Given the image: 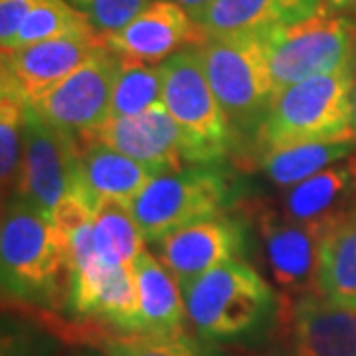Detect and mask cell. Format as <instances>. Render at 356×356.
I'll return each instance as SVG.
<instances>
[{
    "mask_svg": "<svg viewBox=\"0 0 356 356\" xmlns=\"http://www.w3.org/2000/svg\"><path fill=\"white\" fill-rule=\"evenodd\" d=\"M102 38L103 44L119 58L153 64L170 58L186 44H202L208 36L180 4L151 0L123 28L103 34Z\"/></svg>",
    "mask_w": 356,
    "mask_h": 356,
    "instance_id": "7c38bea8",
    "label": "cell"
},
{
    "mask_svg": "<svg viewBox=\"0 0 356 356\" xmlns=\"http://www.w3.org/2000/svg\"><path fill=\"white\" fill-rule=\"evenodd\" d=\"M103 44L102 34H67L2 51V93L26 105L70 76Z\"/></svg>",
    "mask_w": 356,
    "mask_h": 356,
    "instance_id": "30bf717a",
    "label": "cell"
},
{
    "mask_svg": "<svg viewBox=\"0 0 356 356\" xmlns=\"http://www.w3.org/2000/svg\"><path fill=\"white\" fill-rule=\"evenodd\" d=\"M95 214V240L97 250L109 266H133V261L145 252V236L131 206L117 200H99L93 204Z\"/></svg>",
    "mask_w": 356,
    "mask_h": 356,
    "instance_id": "603a6c76",
    "label": "cell"
},
{
    "mask_svg": "<svg viewBox=\"0 0 356 356\" xmlns=\"http://www.w3.org/2000/svg\"><path fill=\"white\" fill-rule=\"evenodd\" d=\"M2 287L20 299L51 301L70 285L64 242L50 218L14 196L0 228Z\"/></svg>",
    "mask_w": 356,
    "mask_h": 356,
    "instance_id": "3957f363",
    "label": "cell"
},
{
    "mask_svg": "<svg viewBox=\"0 0 356 356\" xmlns=\"http://www.w3.org/2000/svg\"><path fill=\"white\" fill-rule=\"evenodd\" d=\"M163 102L161 65L121 58L115 76L109 117H131Z\"/></svg>",
    "mask_w": 356,
    "mask_h": 356,
    "instance_id": "d4e9b609",
    "label": "cell"
},
{
    "mask_svg": "<svg viewBox=\"0 0 356 356\" xmlns=\"http://www.w3.org/2000/svg\"><path fill=\"white\" fill-rule=\"evenodd\" d=\"M355 65H356V48H355Z\"/></svg>",
    "mask_w": 356,
    "mask_h": 356,
    "instance_id": "836d02e7",
    "label": "cell"
},
{
    "mask_svg": "<svg viewBox=\"0 0 356 356\" xmlns=\"http://www.w3.org/2000/svg\"><path fill=\"white\" fill-rule=\"evenodd\" d=\"M163 105L175 119L182 156L192 165H214L228 154L234 127L204 74L198 46L182 48L165 64Z\"/></svg>",
    "mask_w": 356,
    "mask_h": 356,
    "instance_id": "277c9868",
    "label": "cell"
},
{
    "mask_svg": "<svg viewBox=\"0 0 356 356\" xmlns=\"http://www.w3.org/2000/svg\"><path fill=\"white\" fill-rule=\"evenodd\" d=\"M321 6L323 0H212L194 22L206 36L259 32L299 22Z\"/></svg>",
    "mask_w": 356,
    "mask_h": 356,
    "instance_id": "e0dca14e",
    "label": "cell"
},
{
    "mask_svg": "<svg viewBox=\"0 0 356 356\" xmlns=\"http://www.w3.org/2000/svg\"><path fill=\"white\" fill-rule=\"evenodd\" d=\"M133 277L139 297L140 332L153 337L180 334L186 307L175 275L151 254H143L133 261Z\"/></svg>",
    "mask_w": 356,
    "mask_h": 356,
    "instance_id": "ffe728a7",
    "label": "cell"
},
{
    "mask_svg": "<svg viewBox=\"0 0 356 356\" xmlns=\"http://www.w3.org/2000/svg\"><path fill=\"white\" fill-rule=\"evenodd\" d=\"M154 177L139 161L99 143H89L79 151V186L91 204L117 200L131 206Z\"/></svg>",
    "mask_w": 356,
    "mask_h": 356,
    "instance_id": "d6986e66",
    "label": "cell"
},
{
    "mask_svg": "<svg viewBox=\"0 0 356 356\" xmlns=\"http://www.w3.org/2000/svg\"><path fill=\"white\" fill-rule=\"evenodd\" d=\"M186 317L208 339L252 331L273 303L267 281L240 259L208 269L180 287Z\"/></svg>",
    "mask_w": 356,
    "mask_h": 356,
    "instance_id": "8992f818",
    "label": "cell"
},
{
    "mask_svg": "<svg viewBox=\"0 0 356 356\" xmlns=\"http://www.w3.org/2000/svg\"><path fill=\"white\" fill-rule=\"evenodd\" d=\"M81 13L95 32L109 34L133 20L151 0H65Z\"/></svg>",
    "mask_w": 356,
    "mask_h": 356,
    "instance_id": "83f0119b",
    "label": "cell"
},
{
    "mask_svg": "<svg viewBox=\"0 0 356 356\" xmlns=\"http://www.w3.org/2000/svg\"><path fill=\"white\" fill-rule=\"evenodd\" d=\"M234 198L232 178L212 165L163 172L131 202V212L147 242L198 220L224 214Z\"/></svg>",
    "mask_w": 356,
    "mask_h": 356,
    "instance_id": "52a82bcc",
    "label": "cell"
},
{
    "mask_svg": "<svg viewBox=\"0 0 356 356\" xmlns=\"http://www.w3.org/2000/svg\"><path fill=\"white\" fill-rule=\"evenodd\" d=\"M198 54L234 131L257 135L275 99L266 32L208 36L198 46Z\"/></svg>",
    "mask_w": 356,
    "mask_h": 356,
    "instance_id": "7a4b0ae2",
    "label": "cell"
},
{
    "mask_svg": "<svg viewBox=\"0 0 356 356\" xmlns=\"http://www.w3.org/2000/svg\"><path fill=\"white\" fill-rule=\"evenodd\" d=\"M356 151V137L337 140L307 143L287 149L267 151L264 156V170L280 186H295L305 178L325 170Z\"/></svg>",
    "mask_w": 356,
    "mask_h": 356,
    "instance_id": "7402d4cb",
    "label": "cell"
},
{
    "mask_svg": "<svg viewBox=\"0 0 356 356\" xmlns=\"http://www.w3.org/2000/svg\"><path fill=\"white\" fill-rule=\"evenodd\" d=\"M243 245L242 224L236 218L218 214L166 234L156 242V254L182 287L208 269L236 259Z\"/></svg>",
    "mask_w": 356,
    "mask_h": 356,
    "instance_id": "4fadbf2b",
    "label": "cell"
},
{
    "mask_svg": "<svg viewBox=\"0 0 356 356\" xmlns=\"http://www.w3.org/2000/svg\"><path fill=\"white\" fill-rule=\"evenodd\" d=\"M168 2H177V4H180L186 13L191 14L192 20H194V18L202 13L204 8H206L212 0H168Z\"/></svg>",
    "mask_w": 356,
    "mask_h": 356,
    "instance_id": "f546056e",
    "label": "cell"
},
{
    "mask_svg": "<svg viewBox=\"0 0 356 356\" xmlns=\"http://www.w3.org/2000/svg\"><path fill=\"white\" fill-rule=\"evenodd\" d=\"M26 103L8 93L0 97V175L2 192L16 194L20 178V161L24 147Z\"/></svg>",
    "mask_w": 356,
    "mask_h": 356,
    "instance_id": "484cf974",
    "label": "cell"
},
{
    "mask_svg": "<svg viewBox=\"0 0 356 356\" xmlns=\"http://www.w3.org/2000/svg\"><path fill=\"white\" fill-rule=\"evenodd\" d=\"M350 109H353V129L356 133V86L353 89V95H350Z\"/></svg>",
    "mask_w": 356,
    "mask_h": 356,
    "instance_id": "1f68e13d",
    "label": "cell"
},
{
    "mask_svg": "<svg viewBox=\"0 0 356 356\" xmlns=\"http://www.w3.org/2000/svg\"><path fill=\"white\" fill-rule=\"evenodd\" d=\"M77 186L79 151L76 137L51 127L28 105L16 196L51 220L56 206Z\"/></svg>",
    "mask_w": 356,
    "mask_h": 356,
    "instance_id": "9c48e42d",
    "label": "cell"
},
{
    "mask_svg": "<svg viewBox=\"0 0 356 356\" xmlns=\"http://www.w3.org/2000/svg\"><path fill=\"white\" fill-rule=\"evenodd\" d=\"M291 337L295 356H356V309L303 295L291 307Z\"/></svg>",
    "mask_w": 356,
    "mask_h": 356,
    "instance_id": "2e32d148",
    "label": "cell"
},
{
    "mask_svg": "<svg viewBox=\"0 0 356 356\" xmlns=\"http://www.w3.org/2000/svg\"><path fill=\"white\" fill-rule=\"evenodd\" d=\"M36 0H0V44L2 50L10 46L18 28Z\"/></svg>",
    "mask_w": 356,
    "mask_h": 356,
    "instance_id": "f1b7e54d",
    "label": "cell"
},
{
    "mask_svg": "<svg viewBox=\"0 0 356 356\" xmlns=\"http://www.w3.org/2000/svg\"><path fill=\"white\" fill-rule=\"evenodd\" d=\"M105 356H206L204 348L188 334L153 337L143 332H125L103 339Z\"/></svg>",
    "mask_w": 356,
    "mask_h": 356,
    "instance_id": "4316f807",
    "label": "cell"
},
{
    "mask_svg": "<svg viewBox=\"0 0 356 356\" xmlns=\"http://www.w3.org/2000/svg\"><path fill=\"white\" fill-rule=\"evenodd\" d=\"M91 32L95 30L89 24L88 18L77 13L65 0H36L6 50L24 48L44 40L62 38L67 34H91Z\"/></svg>",
    "mask_w": 356,
    "mask_h": 356,
    "instance_id": "cb8c5ba5",
    "label": "cell"
},
{
    "mask_svg": "<svg viewBox=\"0 0 356 356\" xmlns=\"http://www.w3.org/2000/svg\"><path fill=\"white\" fill-rule=\"evenodd\" d=\"M325 229V218L313 222L293 220L287 214L259 212V232L264 240L267 266L287 291H305L315 287L318 243Z\"/></svg>",
    "mask_w": 356,
    "mask_h": 356,
    "instance_id": "5bb4252c",
    "label": "cell"
},
{
    "mask_svg": "<svg viewBox=\"0 0 356 356\" xmlns=\"http://www.w3.org/2000/svg\"><path fill=\"white\" fill-rule=\"evenodd\" d=\"M332 10H356V0H323Z\"/></svg>",
    "mask_w": 356,
    "mask_h": 356,
    "instance_id": "4dcf8cb0",
    "label": "cell"
},
{
    "mask_svg": "<svg viewBox=\"0 0 356 356\" xmlns=\"http://www.w3.org/2000/svg\"><path fill=\"white\" fill-rule=\"evenodd\" d=\"M356 191V156L346 165L325 168L285 194V214L293 220L313 222L341 214L337 210Z\"/></svg>",
    "mask_w": 356,
    "mask_h": 356,
    "instance_id": "44dd1931",
    "label": "cell"
},
{
    "mask_svg": "<svg viewBox=\"0 0 356 356\" xmlns=\"http://www.w3.org/2000/svg\"><path fill=\"white\" fill-rule=\"evenodd\" d=\"M76 356H105L103 353H93V350H88V353H79Z\"/></svg>",
    "mask_w": 356,
    "mask_h": 356,
    "instance_id": "d6a6232c",
    "label": "cell"
},
{
    "mask_svg": "<svg viewBox=\"0 0 356 356\" xmlns=\"http://www.w3.org/2000/svg\"><path fill=\"white\" fill-rule=\"evenodd\" d=\"M315 293L331 303L356 309V214L325 218Z\"/></svg>",
    "mask_w": 356,
    "mask_h": 356,
    "instance_id": "ac0fdd59",
    "label": "cell"
},
{
    "mask_svg": "<svg viewBox=\"0 0 356 356\" xmlns=\"http://www.w3.org/2000/svg\"><path fill=\"white\" fill-rule=\"evenodd\" d=\"M275 95L309 77L353 67L356 28L329 6L299 22L264 30Z\"/></svg>",
    "mask_w": 356,
    "mask_h": 356,
    "instance_id": "5b68a950",
    "label": "cell"
},
{
    "mask_svg": "<svg viewBox=\"0 0 356 356\" xmlns=\"http://www.w3.org/2000/svg\"><path fill=\"white\" fill-rule=\"evenodd\" d=\"M119 62L121 58L102 44L70 76L38 95L30 107L51 127L83 139L109 117Z\"/></svg>",
    "mask_w": 356,
    "mask_h": 356,
    "instance_id": "ba28073f",
    "label": "cell"
},
{
    "mask_svg": "<svg viewBox=\"0 0 356 356\" xmlns=\"http://www.w3.org/2000/svg\"><path fill=\"white\" fill-rule=\"evenodd\" d=\"M113 151L127 154L151 168L154 175L182 170V140L175 119L163 102L131 117H107L83 137Z\"/></svg>",
    "mask_w": 356,
    "mask_h": 356,
    "instance_id": "8fae6325",
    "label": "cell"
},
{
    "mask_svg": "<svg viewBox=\"0 0 356 356\" xmlns=\"http://www.w3.org/2000/svg\"><path fill=\"white\" fill-rule=\"evenodd\" d=\"M355 86L353 67H344L283 89L257 131L259 143L267 151H275L356 137L350 109Z\"/></svg>",
    "mask_w": 356,
    "mask_h": 356,
    "instance_id": "6da1fadb",
    "label": "cell"
},
{
    "mask_svg": "<svg viewBox=\"0 0 356 356\" xmlns=\"http://www.w3.org/2000/svg\"><path fill=\"white\" fill-rule=\"evenodd\" d=\"M67 301L77 315L99 317L123 332H140L133 266H102L70 277Z\"/></svg>",
    "mask_w": 356,
    "mask_h": 356,
    "instance_id": "9a60e30c",
    "label": "cell"
}]
</instances>
